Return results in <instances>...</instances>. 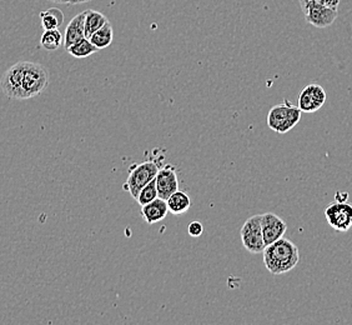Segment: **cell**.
<instances>
[{
    "label": "cell",
    "instance_id": "1",
    "mask_svg": "<svg viewBox=\"0 0 352 325\" xmlns=\"http://www.w3.org/2000/svg\"><path fill=\"white\" fill-rule=\"evenodd\" d=\"M49 85V73L39 63L18 61L3 74L0 87L8 98L16 101L32 99Z\"/></svg>",
    "mask_w": 352,
    "mask_h": 325
},
{
    "label": "cell",
    "instance_id": "2",
    "mask_svg": "<svg viewBox=\"0 0 352 325\" xmlns=\"http://www.w3.org/2000/svg\"><path fill=\"white\" fill-rule=\"evenodd\" d=\"M263 255L265 266L272 275L289 273L300 262L298 245L284 237L270 245H266Z\"/></svg>",
    "mask_w": 352,
    "mask_h": 325
},
{
    "label": "cell",
    "instance_id": "3",
    "mask_svg": "<svg viewBox=\"0 0 352 325\" xmlns=\"http://www.w3.org/2000/svg\"><path fill=\"white\" fill-rule=\"evenodd\" d=\"M302 112L289 101L272 107L267 114V125L278 134H286L301 120Z\"/></svg>",
    "mask_w": 352,
    "mask_h": 325
},
{
    "label": "cell",
    "instance_id": "4",
    "mask_svg": "<svg viewBox=\"0 0 352 325\" xmlns=\"http://www.w3.org/2000/svg\"><path fill=\"white\" fill-rule=\"evenodd\" d=\"M160 167L162 165L155 160H145V162L133 164L130 167L128 179L124 183L122 188H124V190L129 191L130 196L136 200L140 190L146 184H149L153 179H155Z\"/></svg>",
    "mask_w": 352,
    "mask_h": 325
},
{
    "label": "cell",
    "instance_id": "5",
    "mask_svg": "<svg viewBox=\"0 0 352 325\" xmlns=\"http://www.w3.org/2000/svg\"><path fill=\"white\" fill-rule=\"evenodd\" d=\"M241 242L245 249L252 254L263 253L266 247L261 229V216H252L241 228Z\"/></svg>",
    "mask_w": 352,
    "mask_h": 325
},
{
    "label": "cell",
    "instance_id": "6",
    "mask_svg": "<svg viewBox=\"0 0 352 325\" xmlns=\"http://www.w3.org/2000/svg\"><path fill=\"white\" fill-rule=\"evenodd\" d=\"M325 218L333 231L340 233L350 231L352 227V204L349 202L329 204L325 209Z\"/></svg>",
    "mask_w": 352,
    "mask_h": 325
},
{
    "label": "cell",
    "instance_id": "7",
    "mask_svg": "<svg viewBox=\"0 0 352 325\" xmlns=\"http://www.w3.org/2000/svg\"><path fill=\"white\" fill-rule=\"evenodd\" d=\"M302 10L305 13L306 21L316 28L330 27L339 15V9L326 7L318 1L307 3Z\"/></svg>",
    "mask_w": 352,
    "mask_h": 325
},
{
    "label": "cell",
    "instance_id": "8",
    "mask_svg": "<svg viewBox=\"0 0 352 325\" xmlns=\"http://www.w3.org/2000/svg\"><path fill=\"white\" fill-rule=\"evenodd\" d=\"M327 99L325 89L316 83L306 85L298 95V107L302 113H315L324 107Z\"/></svg>",
    "mask_w": 352,
    "mask_h": 325
},
{
    "label": "cell",
    "instance_id": "9",
    "mask_svg": "<svg viewBox=\"0 0 352 325\" xmlns=\"http://www.w3.org/2000/svg\"><path fill=\"white\" fill-rule=\"evenodd\" d=\"M157 197L166 200L168 198L179 190V179L175 167L171 164L162 165L155 176Z\"/></svg>",
    "mask_w": 352,
    "mask_h": 325
},
{
    "label": "cell",
    "instance_id": "10",
    "mask_svg": "<svg viewBox=\"0 0 352 325\" xmlns=\"http://www.w3.org/2000/svg\"><path fill=\"white\" fill-rule=\"evenodd\" d=\"M261 229L265 244L270 245L284 237L285 233L287 231V225L276 214L265 213L261 214Z\"/></svg>",
    "mask_w": 352,
    "mask_h": 325
},
{
    "label": "cell",
    "instance_id": "11",
    "mask_svg": "<svg viewBox=\"0 0 352 325\" xmlns=\"http://www.w3.org/2000/svg\"><path fill=\"white\" fill-rule=\"evenodd\" d=\"M168 213H169V208H168L166 200L159 197L156 198L155 200L142 207V219L149 225L162 222L166 218Z\"/></svg>",
    "mask_w": 352,
    "mask_h": 325
},
{
    "label": "cell",
    "instance_id": "12",
    "mask_svg": "<svg viewBox=\"0 0 352 325\" xmlns=\"http://www.w3.org/2000/svg\"><path fill=\"white\" fill-rule=\"evenodd\" d=\"M85 38V12L75 15L72 21H69L65 34H64V47L68 49L76 41Z\"/></svg>",
    "mask_w": 352,
    "mask_h": 325
},
{
    "label": "cell",
    "instance_id": "13",
    "mask_svg": "<svg viewBox=\"0 0 352 325\" xmlns=\"http://www.w3.org/2000/svg\"><path fill=\"white\" fill-rule=\"evenodd\" d=\"M166 204H168V208H169V213L174 214V216H182L190 209L191 199L185 191L176 190L175 193H173L166 199Z\"/></svg>",
    "mask_w": 352,
    "mask_h": 325
},
{
    "label": "cell",
    "instance_id": "14",
    "mask_svg": "<svg viewBox=\"0 0 352 325\" xmlns=\"http://www.w3.org/2000/svg\"><path fill=\"white\" fill-rule=\"evenodd\" d=\"M108 21V18L100 12L91 10V9L85 10V38L89 39L96 30L104 27Z\"/></svg>",
    "mask_w": 352,
    "mask_h": 325
},
{
    "label": "cell",
    "instance_id": "15",
    "mask_svg": "<svg viewBox=\"0 0 352 325\" xmlns=\"http://www.w3.org/2000/svg\"><path fill=\"white\" fill-rule=\"evenodd\" d=\"M89 41L93 43V45L100 49L110 47V44L114 41V29L113 25L108 21L104 27L100 28L99 30H96L94 34L89 38Z\"/></svg>",
    "mask_w": 352,
    "mask_h": 325
},
{
    "label": "cell",
    "instance_id": "16",
    "mask_svg": "<svg viewBox=\"0 0 352 325\" xmlns=\"http://www.w3.org/2000/svg\"><path fill=\"white\" fill-rule=\"evenodd\" d=\"M41 27L44 30L59 29L64 23V14L58 8H50L41 13Z\"/></svg>",
    "mask_w": 352,
    "mask_h": 325
},
{
    "label": "cell",
    "instance_id": "17",
    "mask_svg": "<svg viewBox=\"0 0 352 325\" xmlns=\"http://www.w3.org/2000/svg\"><path fill=\"white\" fill-rule=\"evenodd\" d=\"M67 50L72 56L82 59V58H88L90 55L94 54L99 49L93 45V43L89 41L88 38H82L80 41L74 43L73 45H70Z\"/></svg>",
    "mask_w": 352,
    "mask_h": 325
},
{
    "label": "cell",
    "instance_id": "18",
    "mask_svg": "<svg viewBox=\"0 0 352 325\" xmlns=\"http://www.w3.org/2000/svg\"><path fill=\"white\" fill-rule=\"evenodd\" d=\"M64 41L59 29H52V30H44L41 35V45L47 52H54L60 48Z\"/></svg>",
    "mask_w": 352,
    "mask_h": 325
},
{
    "label": "cell",
    "instance_id": "19",
    "mask_svg": "<svg viewBox=\"0 0 352 325\" xmlns=\"http://www.w3.org/2000/svg\"><path fill=\"white\" fill-rule=\"evenodd\" d=\"M157 198V189H156V180L153 179L149 184H146L139 193V196L136 198V202L139 205H146L150 202L155 200Z\"/></svg>",
    "mask_w": 352,
    "mask_h": 325
},
{
    "label": "cell",
    "instance_id": "20",
    "mask_svg": "<svg viewBox=\"0 0 352 325\" xmlns=\"http://www.w3.org/2000/svg\"><path fill=\"white\" fill-rule=\"evenodd\" d=\"M188 233L190 237L199 238L203 235L204 227L200 222H191L188 227Z\"/></svg>",
    "mask_w": 352,
    "mask_h": 325
},
{
    "label": "cell",
    "instance_id": "21",
    "mask_svg": "<svg viewBox=\"0 0 352 325\" xmlns=\"http://www.w3.org/2000/svg\"><path fill=\"white\" fill-rule=\"evenodd\" d=\"M335 202H339V203L349 202V193L347 191H338L336 196H335Z\"/></svg>",
    "mask_w": 352,
    "mask_h": 325
},
{
    "label": "cell",
    "instance_id": "22",
    "mask_svg": "<svg viewBox=\"0 0 352 325\" xmlns=\"http://www.w3.org/2000/svg\"><path fill=\"white\" fill-rule=\"evenodd\" d=\"M88 1H91V0H70L69 6H76V4H82V3H88Z\"/></svg>",
    "mask_w": 352,
    "mask_h": 325
},
{
    "label": "cell",
    "instance_id": "23",
    "mask_svg": "<svg viewBox=\"0 0 352 325\" xmlns=\"http://www.w3.org/2000/svg\"><path fill=\"white\" fill-rule=\"evenodd\" d=\"M310 0H300V4H301V8L305 7L306 4L309 3Z\"/></svg>",
    "mask_w": 352,
    "mask_h": 325
}]
</instances>
